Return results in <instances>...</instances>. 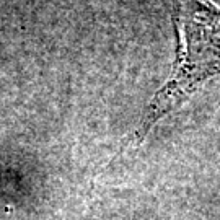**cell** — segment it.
<instances>
[{
  "instance_id": "cell-1",
  "label": "cell",
  "mask_w": 220,
  "mask_h": 220,
  "mask_svg": "<svg viewBox=\"0 0 220 220\" xmlns=\"http://www.w3.org/2000/svg\"><path fill=\"white\" fill-rule=\"evenodd\" d=\"M168 3L176 36L175 62L168 80L145 109L136 134L139 142L207 80L220 75V7L210 0H168Z\"/></svg>"
}]
</instances>
